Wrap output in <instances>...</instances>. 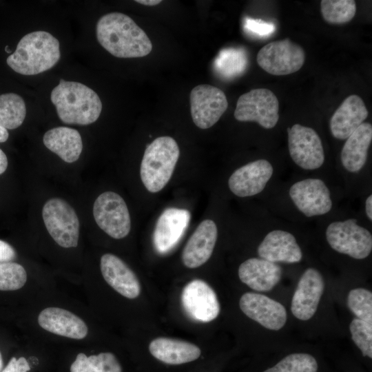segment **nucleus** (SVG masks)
<instances>
[{"label":"nucleus","instance_id":"f257e3e1","mask_svg":"<svg viewBox=\"0 0 372 372\" xmlns=\"http://www.w3.org/2000/svg\"><path fill=\"white\" fill-rule=\"evenodd\" d=\"M96 32L101 45L116 57H143L152 50L147 34L123 13L110 12L102 16L96 23Z\"/></svg>","mask_w":372,"mask_h":372},{"label":"nucleus","instance_id":"f03ea898","mask_svg":"<svg viewBox=\"0 0 372 372\" xmlns=\"http://www.w3.org/2000/svg\"><path fill=\"white\" fill-rule=\"evenodd\" d=\"M50 99L57 115L65 123L89 125L95 122L102 110L98 94L87 85L61 79L52 90Z\"/></svg>","mask_w":372,"mask_h":372},{"label":"nucleus","instance_id":"7ed1b4c3","mask_svg":"<svg viewBox=\"0 0 372 372\" xmlns=\"http://www.w3.org/2000/svg\"><path fill=\"white\" fill-rule=\"evenodd\" d=\"M60 57L58 39L46 31L39 30L23 36L6 62L19 74L35 75L51 69Z\"/></svg>","mask_w":372,"mask_h":372},{"label":"nucleus","instance_id":"20e7f679","mask_svg":"<svg viewBox=\"0 0 372 372\" xmlns=\"http://www.w3.org/2000/svg\"><path fill=\"white\" fill-rule=\"evenodd\" d=\"M176 141L165 136L154 139L145 149L140 175L145 188L152 193L161 191L169 182L178 160Z\"/></svg>","mask_w":372,"mask_h":372},{"label":"nucleus","instance_id":"39448f33","mask_svg":"<svg viewBox=\"0 0 372 372\" xmlns=\"http://www.w3.org/2000/svg\"><path fill=\"white\" fill-rule=\"evenodd\" d=\"M45 226L54 240L64 248L76 247L79 237V220L74 209L65 200L53 198L43 207Z\"/></svg>","mask_w":372,"mask_h":372},{"label":"nucleus","instance_id":"423d86ee","mask_svg":"<svg viewBox=\"0 0 372 372\" xmlns=\"http://www.w3.org/2000/svg\"><path fill=\"white\" fill-rule=\"evenodd\" d=\"M326 238L335 251L355 259H364L372 249V236L357 224V220L331 223L326 230Z\"/></svg>","mask_w":372,"mask_h":372},{"label":"nucleus","instance_id":"0eeeda50","mask_svg":"<svg viewBox=\"0 0 372 372\" xmlns=\"http://www.w3.org/2000/svg\"><path fill=\"white\" fill-rule=\"evenodd\" d=\"M279 102L271 90H251L238 99L234 117L242 122L254 121L265 129L276 126L279 119Z\"/></svg>","mask_w":372,"mask_h":372},{"label":"nucleus","instance_id":"6e6552de","mask_svg":"<svg viewBox=\"0 0 372 372\" xmlns=\"http://www.w3.org/2000/svg\"><path fill=\"white\" fill-rule=\"evenodd\" d=\"M304 51L289 39L263 46L257 54L259 66L270 74L287 75L298 71L304 63Z\"/></svg>","mask_w":372,"mask_h":372},{"label":"nucleus","instance_id":"1a4fd4ad","mask_svg":"<svg viewBox=\"0 0 372 372\" xmlns=\"http://www.w3.org/2000/svg\"><path fill=\"white\" fill-rule=\"evenodd\" d=\"M93 215L98 226L115 239L127 236L131 228V220L123 198L113 192H105L96 199Z\"/></svg>","mask_w":372,"mask_h":372},{"label":"nucleus","instance_id":"9d476101","mask_svg":"<svg viewBox=\"0 0 372 372\" xmlns=\"http://www.w3.org/2000/svg\"><path fill=\"white\" fill-rule=\"evenodd\" d=\"M190 110L194 124L200 129L213 126L227 110L228 102L219 88L207 84L194 87L190 92Z\"/></svg>","mask_w":372,"mask_h":372},{"label":"nucleus","instance_id":"9b49d317","mask_svg":"<svg viewBox=\"0 0 372 372\" xmlns=\"http://www.w3.org/2000/svg\"><path fill=\"white\" fill-rule=\"evenodd\" d=\"M288 147L294 163L304 169H316L324 161L321 139L312 128L295 124L287 128Z\"/></svg>","mask_w":372,"mask_h":372},{"label":"nucleus","instance_id":"f8f14e48","mask_svg":"<svg viewBox=\"0 0 372 372\" xmlns=\"http://www.w3.org/2000/svg\"><path fill=\"white\" fill-rule=\"evenodd\" d=\"M180 300L186 314L196 321H212L220 313V304L215 291L203 280H194L186 285Z\"/></svg>","mask_w":372,"mask_h":372},{"label":"nucleus","instance_id":"ddd939ff","mask_svg":"<svg viewBox=\"0 0 372 372\" xmlns=\"http://www.w3.org/2000/svg\"><path fill=\"white\" fill-rule=\"evenodd\" d=\"M289 196L297 208L307 217L329 212L332 207L329 189L318 178H307L294 183Z\"/></svg>","mask_w":372,"mask_h":372},{"label":"nucleus","instance_id":"4468645a","mask_svg":"<svg viewBox=\"0 0 372 372\" xmlns=\"http://www.w3.org/2000/svg\"><path fill=\"white\" fill-rule=\"evenodd\" d=\"M324 289V281L320 273L308 268L300 277L291 300V310L300 320H308L316 312Z\"/></svg>","mask_w":372,"mask_h":372},{"label":"nucleus","instance_id":"2eb2a0df","mask_svg":"<svg viewBox=\"0 0 372 372\" xmlns=\"http://www.w3.org/2000/svg\"><path fill=\"white\" fill-rule=\"evenodd\" d=\"M190 213L185 209L167 208L157 220L153 233V243L160 254L172 250L188 227Z\"/></svg>","mask_w":372,"mask_h":372},{"label":"nucleus","instance_id":"dca6fc26","mask_svg":"<svg viewBox=\"0 0 372 372\" xmlns=\"http://www.w3.org/2000/svg\"><path fill=\"white\" fill-rule=\"evenodd\" d=\"M239 304L246 316L268 329L280 330L286 323L285 307L265 295L245 293L241 296Z\"/></svg>","mask_w":372,"mask_h":372},{"label":"nucleus","instance_id":"f3484780","mask_svg":"<svg viewBox=\"0 0 372 372\" xmlns=\"http://www.w3.org/2000/svg\"><path fill=\"white\" fill-rule=\"evenodd\" d=\"M271 164L259 159L235 170L228 185L231 192L239 197L251 196L260 193L273 174Z\"/></svg>","mask_w":372,"mask_h":372},{"label":"nucleus","instance_id":"a211bd4d","mask_svg":"<svg viewBox=\"0 0 372 372\" xmlns=\"http://www.w3.org/2000/svg\"><path fill=\"white\" fill-rule=\"evenodd\" d=\"M217 235V227L213 220L201 222L183 249V264L188 268H196L205 263L212 254Z\"/></svg>","mask_w":372,"mask_h":372},{"label":"nucleus","instance_id":"6ab92c4d","mask_svg":"<svg viewBox=\"0 0 372 372\" xmlns=\"http://www.w3.org/2000/svg\"><path fill=\"white\" fill-rule=\"evenodd\" d=\"M100 267L106 282L121 295L130 299L139 296V281L132 270L121 258L112 254H105L101 258Z\"/></svg>","mask_w":372,"mask_h":372},{"label":"nucleus","instance_id":"aec40b11","mask_svg":"<svg viewBox=\"0 0 372 372\" xmlns=\"http://www.w3.org/2000/svg\"><path fill=\"white\" fill-rule=\"evenodd\" d=\"M38 323L52 333L72 339H83L88 332L87 327L81 318L59 307L44 309L38 316Z\"/></svg>","mask_w":372,"mask_h":372},{"label":"nucleus","instance_id":"412c9836","mask_svg":"<svg viewBox=\"0 0 372 372\" xmlns=\"http://www.w3.org/2000/svg\"><path fill=\"white\" fill-rule=\"evenodd\" d=\"M368 115L366 105L359 96H347L331 117L332 135L340 140L347 139L364 123Z\"/></svg>","mask_w":372,"mask_h":372},{"label":"nucleus","instance_id":"4be33fe9","mask_svg":"<svg viewBox=\"0 0 372 372\" xmlns=\"http://www.w3.org/2000/svg\"><path fill=\"white\" fill-rule=\"evenodd\" d=\"M261 258L272 262H298L302 253L295 237L288 231L273 230L268 233L258 247Z\"/></svg>","mask_w":372,"mask_h":372},{"label":"nucleus","instance_id":"5701e85b","mask_svg":"<svg viewBox=\"0 0 372 372\" xmlns=\"http://www.w3.org/2000/svg\"><path fill=\"white\" fill-rule=\"evenodd\" d=\"M240 280L257 291H269L280 281L282 269L276 262L263 258H251L238 268Z\"/></svg>","mask_w":372,"mask_h":372},{"label":"nucleus","instance_id":"b1692460","mask_svg":"<svg viewBox=\"0 0 372 372\" xmlns=\"http://www.w3.org/2000/svg\"><path fill=\"white\" fill-rule=\"evenodd\" d=\"M372 140V125L361 124L347 138L341 151V162L349 172H357L365 165Z\"/></svg>","mask_w":372,"mask_h":372},{"label":"nucleus","instance_id":"393cba45","mask_svg":"<svg viewBox=\"0 0 372 372\" xmlns=\"http://www.w3.org/2000/svg\"><path fill=\"white\" fill-rule=\"evenodd\" d=\"M151 354L158 360L169 364H180L198 358L200 349L196 345L183 340L158 338L149 345Z\"/></svg>","mask_w":372,"mask_h":372},{"label":"nucleus","instance_id":"a878e982","mask_svg":"<svg viewBox=\"0 0 372 372\" xmlns=\"http://www.w3.org/2000/svg\"><path fill=\"white\" fill-rule=\"evenodd\" d=\"M43 142L48 149L68 163L77 161L83 149L79 132L68 127H58L47 131Z\"/></svg>","mask_w":372,"mask_h":372},{"label":"nucleus","instance_id":"bb28decb","mask_svg":"<svg viewBox=\"0 0 372 372\" xmlns=\"http://www.w3.org/2000/svg\"><path fill=\"white\" fill-rule=\"evenodd\" d=\"M68 372H123V368L111 352L91 355L79 352L70 364Z\"/></svg>","mask_w":372,"mask_h":372},{"label":"nucleus","instance_id":"cd10ccee","mask_svg":"<svg viewBox=\"0 0 372 372\" xmlns=\"http://www.w3.org/2000/svg\"><path fill=\"white\" fill-rule=\"evenodd\" d=\"M26 115L23 98L14 93L0 95V125L6 130L19 127Z\"/></svg>","mask_w":372,"mask_h":372},{"label":"nucleus","instance_id":"c85d7f7f","mask_svg":"<svg viewBox=\"0 0 372 372\" xmlns=\"http://www.w3.org/2000/svg\"><path fill=\"white\" fill-rule=\"evenodd\" d=\"M247 65V54L241 48L223 49L214 61L216 71L225 78H232L242 74Z\"/></svg>","mask_w":372,"mask_h":372},{"label":"nucleus","instance_id":"c756f323","mask_svg":"<svg viewBox=\"0 0 372 372\" xmlns=\"http://www.w3.org/2000/svg\"><path fill=\"white\" fill-rule=\"evenodd\" d=\"M320 10L324 19L332 24H342L350 21L356 12L353 0H322Z\"/></svg>","mask_w":372,"mask_h":372},{"label":"nucleus","instance_id":"7c9ffc66","mask_svg":"<svg viewBox=\"0 0 372 372\" xmlns=\"http://www.w3.org/2000/svg\"><path fill=\"white\" fill-rule=\"evenodd\" d=\"M318 367L314 357L308 353H296L286 356L263 372H317Z\"/></svg>","mask_w":372,"mask_h":372},{"label":"nucleus","instance_id":"2f4dec72","mask_svg":"<svg viewBox=\"0 0 372 372\" xmlns=\"http://www.w3.org/2000/svg\"><path fill=\"white\" fill-rule=\"evenodd\" d=\"M347 305L358 319L372 324V293L370 291L363 288L351 290Z\"/></svg>","mask_w":372,"mask_h":372},{"label":"nucleus","instance_id":"473e14b6","mask_svg":"<svg viewBox=\"0 0 372 372\" xmlns=\"http://www.w3.org/2000/svg\"><path fill=\"white\" fill-rule=\"evenodd\" d=\"M27 273L24 267L12 262H0V291H14L24 286Z\"/></svg>","mask_w":372,"mask_h":372},{"label":"nucleus","instance_id":"72a5a7b5","mask_svg":"<svg viewBox=\"0 0 372 372\" xmlns=\"http://www.w3.org/2000/svg\"><path fill=\"white\" fill-rule=\"evenodd\" d=\"M349 329L351 338L360 349L363 356L372 358V324L367 323L358 318L353 319Z\"/></svg>","mask_w":372,"mask_h":372},{"label":"nucleus","instance_id":"f704fd0d","mask_svg":"<svg viewBox=\"0 0 372 372\" xmlns=\"http://www.w3.org/2000/svg\"><path fill=\"white\" fill-rule=\"evenodd\" d=\"M244 28L246 31L261 37L269 36L275 30L273 23L251 18L245 19Z\"/></svg>","mask_w":372,"mask_h":372},{"label":"nucleus","instance_id":"c9c22d12","mask_svg":"<svg viewBox=\"0 0 372 372\" xmlns=\"http://www.w3.org/2000/svg\"><path fill=\"white\" fill-rule=\"evenodd\" d=\"M32 362L24 356L10 358L8 364L3 367L1 372H33Z\"/></svg>","mask_w":372,"mask_h":372},{"label":"nucleus","instance_id":"e433bc0d","mask_svg":"<svg viewBox=\"0 0 372 372\" xmlns=\"http://www.w3.org/2000/svg\"><path fill=\"white\" fill-rule=\"evenodd\" d=\"M16 253L11 245L0 240V262H10L15 258Z\"/></svg>","mask_w":372,"mask_h":372},{"label":"nucleus","instance_id":"4c0bfd02","mask_svg":"<svg viewBox=\"0 0 372 372\" xmlns=\"http://www.w3.org/2000/svg\"><path fill=\"white\" fill-rule=\"evenodd\" d=\"M8 158L5 153L0 149V174H2L7 169Z\"/></svg>","mask_w":372,"mask_h":372},{"label":"nucleus","instance_id":"58836bf2","mask_svg":"<svg viewBox=\"0 0 372 372\" xmlns=\"http://www.w3.org/2000/svg\"><path fill=\"white\" fill-rule=\"evenodd\" d=\"M366 213L370 220H372V196L367 197L365 203Z\"/></svg>","mask_w":372,"mask_h":372},{"label":"nucleus","instance_id":"ea45409f","mask_svg":"<svg viewBox=\"0 0 372 372\" xmlns=\"http://www.w3.org/2000/svg\"><path fill=\"white\" fill-rule=\"evenodd\" d=\"M136 3H141L147 6H153L159 4L162 1L161 0H136Z\"/></svg>","mask_w":372,"mask_h":372},{"label":"nucleus","instance_id":"a19ab883","mask_svg":"<svg viewBox=\"0 0 372 372\" xmlns=\"http://www.w3.org/2000/svg\"><path fill=\"white\" fill-rule=\"evenodd\" d=\"M9 136L8 130L0 125V143L6 142Z\"/></svg>","mask_w":372,"mask_h":372},{"label":"nucleus","instance_id":"79ce46f5","mask_svg":"<svg viewBox=\"0 0 372 372\" xmlns=\"http://www.w3.org/2000/svg\"><path fill=\"white\" fill-rule=\"evenodd\" d=\"M3 357H2V354H1V352L0 351V372H1V371L3 370Z\"/></svg>","mask_w":372,"mask_h":372},{"label":"nucleus","instance_id":"37998d69","mask_svg":"<svg viewBox=\"0 0 372 372\" xmlns=\"http://www.w3.org/2000/svg\"><path fill=\"white\" fill-rule=\"evenodd\" d=\"M5 50H6V51L7 52H11V50L8 49V46H6V48H5Z\"/></svg>","mask_w":372,"mask_h":372}]
</instances>
